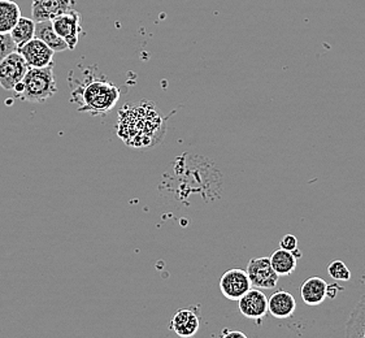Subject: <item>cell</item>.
<instances>
[{
    "label": "cell",
    "instance_id": "1",
    "mask_svg": "<svg viewBox=\"0 0 365 338\" xmlns=\"http://www.w3.org/2000/svg\"><path fill=\"white\" fill-rule=\"evenodd\" d=\"M118 138L133 148H151L164 140L167 118L151 101L128 103L118 112Z\"/></svg>",
    "mask_w": 365,
    "mask_h": 338
},
{
    "label": "cell",
    "instance_id": "2",
    "mask_svg": "<svg viewBox=\"0 0 365 338\" xmlns=\"http://www.w3.org/2000/svg\"><path fill=\"white\" fill-rule=\"evenodd\" d=\"M120 88L115 83L102 78H91L80 83L72 91V102L78 104L80 112H86L93 116L106 115L120 101Z\"/></svg>",
    "mask_w": 365,
    "mask_h": 338
},
{
    "label": "cell",
    "instance_id": "3",
    "mask_svg": "<svg viewBox=\"0 0 365 338\" xmlns=\"http://www.w3.org/2000/svg\"><path fill=\"white\" fill-rule=\"evenodd\" d=\"M21 82L24 90L17 98L30 103L46 102L58 91L53 76V63L43 68H29Z\"/></svg>",
    "mask_w": 365,
    "mask_h": 338
},
{
    "label": "cell",
    "instance_id": "4",
    "mask_svg": "<svg viewBox=\"0 0 365 338\" xmlns=\"http://www.w3.org/2000/svg\"><path fill=\"white\" fill-rule=\"evenodd\" d=\"M246 273L251 281V285L256 289L265 290L277 287L279 276L274 272L273 267L270 265L269 257H252L247 265Z\"/></svg>",
    "mask_w": 365,
    "mask_h": 338
},
{
    "label": "cell",
    "instance_id": "5",
    "mask_svg": "<svg viewBox=\"0 0 365 338\" xmlns=\"http://www.w3.org/2000/svg\"><path fill=\"white\" fill-rule=\"evenodd\" d=\"M220 292L229 301L238 302L251 289V281L246 271L241 268H232L221 276Z\"/></svg>",
    "mask_w": 365,
    "mask_h": 338
},
{
    "label": "cell",
    "instance_id": "6",
    "mask_svg": "<svg viewBox=\"0 0 365 338\" xmlns=\"http://www.w3.org/2000/svg\"><path fill=\"white\" fill-rule=\"evenodd\" d=\"M29 66L19 52L9 53L0 61V86L6 90H14L17 83L24 80Z\"/></svg>",
    "mask_w": 365,
    "mask_h": 338
},
{
    "label": "cell",
    "instance_id": "7",
    "mask_svg": "<svg viewBox=\"0 0 365 338\" xmlns=\"http://www.w3.org/2000/svg\"><path fill=\"white\" fill-rule=\"evenodd\" d=\"M52 26L58 33L69 50H74L80 41L81 28L80 12L71 9L64 15L58 16L55 20H52Z\"/></svg>",
    "mask_w": 365,
    "mask_h": 338
},
{
    "label": "cell",
    "instance_id": "8",
    "mask_svg": "<svg viewBox=\"0 0 365 338\" xmlns=\"http://www.w3.org/2000/svg\"><path fill=\"white\" fill-rule=\"evenodd\" d=\"M238 309L243 317L259 323L268 314V298L262 289H250L238 301Z\"/></svg>",
    "mask_w": 365,
    "mask_h": 338
},
{
    "label": "cell",
    "instance_id": "9",
    "mask_svg": "<svg viewBox=\"0 0 365 338\" xmlns=\"http://www.w3.org/2000/svg\"><path fill=\"white\" fill-rule=\"evenodd\" d=\"M17 52L26 61L29 68H43L50 66L55 55V52L52 51L47 44L37 38H33L28 43L17 48Z\"/></svg>",
    "mask_w": 365,
    "mask_h": 338
},
{
    "label": "cell",
    "instance_id": "10",
    "mask_svg": "<svg viewBox=\"0 0 365 338\" xmlns=\"http://www.w3.org/2000/svg\"><path fill=\"white\" fill-rule=\"evenodd\" d=\"M72 9V0H33L31 19L36 22L52 21Z\"/></svg>",
    "mask_w": 365,
    "mask_h": 338
},
{
    "label": "cell",
    "instance_id": "11",
    "mask_svg": "<svg viewBox=\"0 0 365 338\" xmlns=\"http://www.w3.org/2000/svg\"><path fill=\"white\" fill-rule=\"evenodd\" d=\"M200 319L191 309H178L170 320V329L181 338L194 337L199 331Z\"/></svg>",
    "mask_w": 365,
    "mask_h": 338
},
{
    "label": "cell",
    "instance_id": "12",
    "mask_svg": "<svg viewBox=\"0 0 365 338\" xmlns=\"http://www.w3.org/2000/svg\"><path fill=\"white\" fill-rule=\"evenodd\" d=\"M297 309L294 295L286 290H279L268 298V312L276 319H289Z\"/></svg>",
    "mask_w": 365,
    "mask_h": 338
},
{
    "label": "cell",
    "instance_id": "13",
    "mask_svg": "<svg viewBox=\"0 0 365 338\" xmlns=\"http://www.w3.org/2000/svg\"><path fill=\"white\" fill-rule=\"evenodd\" d=\"M300 297L302 301L307 306H320L327 298L328 284L322 277H309L300 285Z\"/></svg>",
    "mask_w": 365,
    "mask_h": 338
},
{
    "label": "cell",
    "instance_id": "14",
    "mask_svg": "<svg viewBox=\"0 0 365 338\" xmlns=\"http://www.w3.org/2000/svg\"><path fill=\"white\" fill-rule=\"evenodd\" d=\"M300 257H302V252L298 249L295 251L277 249L269 257L270 265L278 276H289L295 271L298 265V259Z\"/></svg>",
    "mask_w": 365,
    "mask_h": 338
},
{
    "label": "cell",
    "instance_id": "15",
    "mask_svg": "<svg viewBox=\"0 0 365 338\" xmlns=\"http://www.w3.org/2000/svg\"><path fill=\"white\" fill-rule=\"evenodd\" d=\"M346 337L365 338V295L360 297L346 322Z\"/></svg>",
    "mask_w": 365,
    "mask_h": 338
},
{
    "label": "cell",
    "instance_id": "16",
    "mask_svg": "<svg viewBox=\"0 0 365 338\" xmlns=\"http://www.w3.org/2000/svg\"><path fill=\"white\" fill-rule=\"evenodd\" d=\"M34 38L47 44L53 52H63L69 50L66 42L58 37V33L52 26V21L36 22Z\"/></svg>",
    "mask_w": 365,
    "mask_h": 338
},
{
    "label": "cell",
    "instance_id": "17",
    "mask_svg": "<svg viewBox=\"0 0 365 338\" xmlns=\"http://www.w3.org/2000/svg\"><path fill=\"white\" fill-rule=\"evenodd\" d=\"M21 17V9L14 0H0V34H9Z\"/></svg>",
    "mask_w": 365,
    "mask_h": 338
},
{
    "label": "cell",
    "instance_id": "18",
    "mask_svg": "<svg viewBox=\"0 0 365 338\" xmlns=\"http://www.w3.org/2000/svg\"><path fill=\"white\" fill-rule=\"evenodd\" d=\"M34 31H36V21L33 19L28 17H20L19 22L16 24L15 28L11 30L9 36L12 41L15 42L16 47L20 48L21 46L28 43L34 38Z\"/></svg>",
    "mask_w": 365,
    "mask_h": 338
},
{
    "label": "cell",
    "instance_id": "19",
    "mask_svg": "<svg viewBox=\"0 0 365 338\" xmlns=\"http://www.w3.org/2000/svg\"><path fill=\"white\" fill-rule=\"evenodd\" d=\"M329 276L336 281H350L351 271L342 260H333L328 267Z\"/></svg>",
    "mask_w": 365,
    "mask_h": 338
},
{
    "label": "cell",
    "instance_id": "20",
    "mask_svg": "<svg viewBox=\"0 0 365 338\" xmlns=\"http://www.w3.org/2000/svg\"><path fill=\"white\" fill-rule=\"evenodd\" d=\"M17 51L15 42L9 34H0V61L7 58L9 53Z\"/></svg>",
    "mask_w": 365,
    "mask_h": 338
},
{
    "label": "cell",
    "instance_id": "21",
    "mask_svg": "<svg viewBox=\"0 0 365 338\" xmlns=\"http://www.w3.org/2000/svg\"><path fill=\"white\" fill-rule=\"evenodd\" d=\"M279 249L286 251H295L298 249V238L294 235H286L279 241Z\"/></svg>",
    "mask_w": 365,
    "mask_h": 338
},
{
    "label": "cell",
    "instance_id": "22",
    "mask_svg": "<svg viewBox=\"0 0 365 338\" xmlns=\"http://www.w3.org/2000/svg\"><path fill=\"white\" fill-rule=\"evenodd\" d=\"M221 338H249L241 331H224Z\"/></svg>",
    "mask_w": 365,
    "mask_h": 338
},
{
    "label": "cell",
    "instance_id": "23",
    "mask_svg": "<svg viewBox=\"0 0 365 338\" xmlns=\"http://www.w3.org/2000/svg\"><path fill=\"white\" fill-rule=\"evenodd\" d=\"M336 290H344L342 287H339V285H336V284H333V285H328V292H327V297H329V298H336V293L338 292H336Z\"/></svg>",
    "mask_w": 365,
    "mask_h": 338
}]
</instances>
